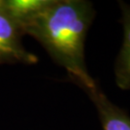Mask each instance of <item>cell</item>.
I'll return each instance as SVG.
<instances>
[{"mask_svg": "<svg viewBox=\"0 0 130 130\" xmlns=\"http://www.w3.org/2000/svg\"><path fill=\"white\" fill-rule=\"evenodd\" d=\"M94 18L91 2L51 0L23 29L44 47L53 61L65 68L69 77L84 91L96 85L85 63V40Z\"/></svg>", "mask_w": 130, "mask_h": 130, "instance_id": "cell-1", "label": "cell"}, {"mask_svg": "<svg viewBox=\"0 0 130 130\" xmlns=\"http://www.w3.org/2000/svg\"><path fill=\"white\" fill-rule=\"evenodd\" d=\"M22 29L0 9V64H26L38 63V57L23 46L21 38Z\"/></svg>", "mask_w": 130, "mask_h": 130, "instance_id": "cell-2", "label": "cell"}, {"mask_svg": "<svg viewBox=\"0 0 130 130\" xmlns=\"http://www.w3.org/2000/svg\"><path fill=\"white\" fill-rule=\"evenodd\" d=\"M51 0H4V11L23 29L49 5Z\"/></svg>", "mask_w": 130, "mask_h": 130, "instance_id": "cell-5", "label": "cell"}, {"mask_svg": "<svg viewBox=\"0 0 130 130\" xmlns=\"http://www.w3.org/2000/svg\"><path fill=\"white\" fill-rule=\"evenodd\" d=\"M4 8V0H0V9Z\"/></svg>", "mask_w": 130, "mask_h": 130, "instance_id": "cell-6", "label": "cell"}, {"mask_svg": "<svg viewBox=\"0 0 130 130\" xmlns=\"http://www.w3.org/2000/svg\"><path fill=\"white\" fill-rule=\"evenodd\" d=\"M98 108L103 130H130V118L101 92L98 85L85 90Z\"/></svg>", "mask_w": 130, "mask_h": 130, "instance_id": "cell-3", "label": "cell"}, {"mask_svg": "<svg viewBox=\"0 0 130 130\" xmlns=\"http://www.w3.org/2000/svg\"><path fill=\"white\" fill-rule=\"evenodd\" d=\"M123 24V43L115 67L116 83L121 90L130 89V6L121 2Z\"/></svg>", "mask_w": 130, "mask_h": 130, "instance_id": "cell-4", "label": "cell"}]
</instances>
